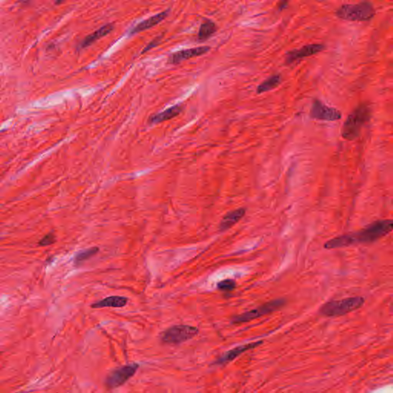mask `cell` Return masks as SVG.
Returning a JSON list of instances; mask_svg holds the SVG:
<instances>
[{
  "mask_svg": "<svg viewBox=\"0 0 393 393\" xmlns=\"http://www.w3.org/2000/svg\"><path fill=\"white\" fill-rule=\"evenodd\" d=\"M393 231V220H379L356 232L334 237L326 242V249L346 247L353 245L373 243Z\"/></svg>",
  "mask_w": 393,
  "mask_h": 393,
  "instance_id": "obj_1",
  "label": "cell"
},
{
  "mask_svg": "<svg viewBox=\"0 0 393 393\" xmlns=\"http://www.w3.org/2000/svg\"><path fill=\"white\" fill-rule=\"evenodd\" d=\"M371 109L368 104H360L348 116L342 129L343 138L353 141L360 135L362 128L370 121Z\"/></svg>",
  "mask_w": 393,
  "mask_h": 393,
  "instance_id": "obj_2",
  "label": "cell"
},
{
  "mask_svg": "<svg viewBox=\"0 0 393 393\" xmlns=\"http://www.w3.org/2000/svg\"><path fill=\"white\" fill-rule=\"evenodd\" d=\"M365 299L362 297H348L343 300H332L323 305L319 312L328 317L340 316L358 310L363 306Z\"/></svg>",
  "mask_w": 393,
  "mask_h": 393,
  "instance_id": "obj_3",
  "label": "cell"
},
{
  "mask_svg": "<svg viewBox=\"0 0 393 393\" xmlns=\"http://www.w3.org/2000/svg\"><path fill=\"white\" fill-rule=\"evenodd\" d=\"M375 9L370 3H360L358 4H346L336 10V16L348 21L365 22L373 19Z\"/></svg>",
  "mask_w": 393,
  "mask_h": 393,
  "instance_id": "obj_4",
  "label": "cell"
},
{
  "mask_svg": "<svg viewBox=\"0 0 393 393\" xmlns=\"http://www.w3.org/2000/svg\"><path fill=\"white\" fill-rule=\"evenodd\" d=\"M198 333L197 327L188 325H177L163 332L161 340L167 344H180L191 340Z\"/></svg>",
  "mask_w": 393,
  "mask_h": 393,
  "instance_id": "obj_5",
  "label": "cell"
},
{
  "mask_svg": "<svg viewBox=\"0 0 393 393\" xmlns=\"http://www.w3.org/2000/svg\"><path fill=\"white\" fill-rule=\"evenodd\" d=\"M285 303H286V300H283V299L272 300V301L268 302V303L259 306V307L256 308L255 310L234 316L232 319V323L235 324H243V323L249 322L253 319L261 317L264 315L270 314V313L276 311L282 306H284Z\"/></svg>",
  "mask_w": 393,
  "mask_h": 393,
  "instance_id": "obj_6",
  "label": "cell"
},
{
  "mask_svg": "<svg viewBox=\"0 0 393 393\" xmlns=\"http://www.w3.org/2000/svg\"><path fill=\"white\" fill-rule=\"evenodd\" d=\"M138 367L139 365L137 363H132L116 369L106 379V386L109 388H116L121 386L135 374Z\"/></svg>",
  "mask_w": 393,
  "mask_h": 393,
  "instance_id": "obj_7",
  "label": "cell"
},
{
  "mask_svg": "<svg viewBox=\"0 0 393 393\" xmlns=\"http://www.w3.org/2000/svg\"><path fill=\"white\" fill-rule=\"evenodd\" d=\"M342 114L340 111L333 108L328 107L318 99H315L310 109V118L319 121L340 120Z\"/></svg>",
  "mask_w": 393,
  "mask_h": 393,
  "instance_id": "obj_8",
  "label": "cell"
},
{
  "mask_svg": "<svg viewBox=\"0 0 393 393\" xmlns=\"http://www.w3.org/2000/svg\"><path fill=\"white\" fill-rule=\"evenodd\" d=\"M210 50V46H204L177 51V52H174V53L171 54L170 55L168 62L170 64H173V65H177V64L181 63V62L188 60V59L198 57V56L204 55V54L207 53Z\"/></svg>",
  "mask_w": 393,
  "mask_h": 393,
  "instance_id": "obj_9",
  "label": "cell"
},
{
  "mask_svg": "<svg viewBox=\"0 0 393 393\" xmlns=\"http://www.w3.org/2000/svg\"><path fill=\"white\" fill-rule=\"evenodd\" d=\"M325 46L322 44L306 45L298 49L290 51L287 53V63L291 64L297 60L309 57L324 50Z\"/></svg>",
  "mask_w": 393,
  "mask_h": 393,
  "instance_id": "obj_10",
  "label": "cell"
},
{
  "mask_svg": "<svg viewBox=\"0 0 393 393\" xmlns=\"http://www.w3.org/2000/svg\"><path fill=\"white\" fill-rule=\"evenodd\" d=\"M169 13L170 10H164V11L158 13V14L155 15V16H151L150 18L142 21V22H139L137 25H135L134 28L131 29L130 34L134 35V34L143 32V31L146 30V29H151L152 27L155 26V25L159 24L160 22H162L164 19H165L167 16L169 15Z\"/></svg>",
  "mask_w": 393,
  "mask_h": 393,
  "instance_id": "obj_11",
  "label": "cell"
},
{
  "mask_svg": "<svg viewBox=\"0 0 393 393\" xmlns=\"http://www.w3.org/2000/svg\"><path fill=\"white\" fill-rule=\"evenodd\" d=\"M261 343H263L262 341H258L256 342V343H247V344L243 345V346H237V347L231 349V350L228 351V352L223 354V355L217 360V363H218V364H224V363H229V362L232 361L234 359L239 356L240 354L246 352V351L249 350V349H254V348L257 347V346H260Z\"/></svg>",
  "mask_w": 393,
  "mask_h": 393,
  "instance_id": "obj_12",
  "label": "cell"
},
{
  "mask_svg": "<svg viewBox=\"0 0 393 393\" xmlns=\"http://www.w3.org/2000/svg\"><path fill=\"white\" fill-rule=\"evenodd\" d=\"M183 109L184 107L182 104H176L169 109H166L164 112H159L158 114L151 116L149 122L150 124H158L174 119V117L181 114Z\"/></svg>",
  "mask_w": 393,
  "mask_h": 393,
  "instance_id": "obj_13",
  "label": "cell"
},
{
  "mask_svg": "<svg viewBox=\"0 0 393 393\" xmlns=\"http://www.w3.org/2000/svg\"><path fill=\"white\" fill-rule=\"evenodd\" d=\"M246 209L239 208L227 213L220 224L219 230L221 231H227L232 228L237 222L244 217Z\"/></svg>",
  "mask_w": 393,
  "mask_h": 393,
  "instance_id": "obj_14",
  "label": "cell"
},
{
  "mask_svg": "<svg viewBox=\"0 0 393 393\" xmlns=\"http://www.w3.org/2000/svg\"><path fill=\"white\" fill-rule=\"evenodd\" d=\"M128 299L125 297L120 296H112L106 297L99 301L95 302L91 305V307L94 309H100L104 307L121 308L126 306Z\"/></svg>",
  "mask_w": 393,
  "mask_h": 393,
  "instance_id": "obj_15",
  "label": "cell"
},
{
  "mask_svg": "<svg viewBox=\"0 0 393 393\" xmlns=\"http://www.w3.org/2000/svg\"><path fill=\"white\" fill-rule=\"evenodd\" d=\"M113 29H114V25L113 24H107V25L101 27L99 29L84 39L82 43L79 45V48L80 49H85V48L91 46L92 43H95L97 40L110 33Z\"/></svg>",
  "mask_w": 393,
  "mask_h": 393,
  "instance_id": "obj_16",
  "label": "cell"
},
{
  "mask_svg": "<svg viewBox=\"0 0 393 393\" xmlns=\"http://www.w3.org/2000/svg\"><path fill=\"white\" fill-rule=\"evenodd\" d=\"M218 27L215 22L209 19H204L200 25L198 33V40L201 42L206 41L216 32Z\"/></svg>",
  "mask_w": 393,
  "mask_h": 393,
  "instance_id": "obj_17",
  "label": "cell"
},
{
  "mask_svg": "<svg viewBox=\"0 0 393 393\" xmlns=\"http://www.w3.org/2000/svg\"><path fill=\"white\" fill-rule=\"evenodd\" d=\"M282 76L281 75L276 74L270 76L268 79L260 84L257 88V93L261 94L264 92H269L276 89L281 84Z\"/></svg>",
  "mask_w": 393,
  "mask_h": 393,
  "instance_id": "obj_18",
  "label": "cell"
},
{
  "mask_svg": "<svg viewBox=\"0 0 393 393\" xmlns=\"http://www.w3.org/2000/svg\"><path fill=\"white\" fill-rule=\"evenodd\" d=\"M99 251V248L98 247H92L89 248L87 249H84V251H81V252L78 253L76 255V258H75L74 263L76 266L80 265L82 263H83L85 261H87L89 258H92L95 256L97 253Z\"/></svg>",
  "mask_w": 393,
  "mask_h": 393,
  "instance_id": "obj_19",
  "label": "cell"
},
{
  "mask_svg": "<svg viewBox=\"0 0 393 393\" xmlns=\"http://www.w3.org/2000/svg\"><path fill=\"white\" fill-rule=\"evenodd\" d=\"M236 288V283L233 279H224L218 283V288L221 291H232Z\"/></svg>",
  "mask_w": 393,
  "mask_h": 393,
  "instance_id": "obj_20",
  "label": "cell"
},
{
  "mask_svg": "<svg viewBox=\"0 0 393 393\" xmlns=\"http://www.w3.org/2000/svg\"><path fill=\"white\" fill-rule=\"evenodd\" d=\"M55 242V236L54 235L53 233H49V234H46L45 237H43L41 240L39 242V244L41 246H49V245L52 244V243Z\"/></svg>",
  "mask_w": 393,
  "mask_h": 393,
  "instance_id": "obj_21",
  "label": "cell"
},
{
  "mask_svg": "<svg viewBox=\"0 0 393 393\" xmlns=\"http://www.w3.org/2000/svg\"><path fill=\"white\" fill-rule=\"evenodd\" d=\"M160 40H161V38H157L155 39V40H153V41L151 42L150 43H149V46H146V48H145L144 50H143L142 53H144V52H147V51L150 50L151 49H152V48L155 47V46H157V45L159 43Z\"/></svg>",
  "mask_w": 393,
  "mask_h": 393,
  "instance_id": "obj_22",
  "label": "cell"
},
{
  "mask_svg": "<svg viewBox=\"0 0 393 393\" xmlns=\"http://www.w3.org/2000/svg\"><path fill=\"white\" fill-rule=\"evenodd\" d=\"M288 2H286V1H284V2H281L280 4H279V10H280V11H282V10H285V9L288 7Z\"/></svg>",
  "mask_w": 393,
  "mask_h": 393,
  "instance_id": "obj_23",
  "label": "cell"
}]
</instances>
